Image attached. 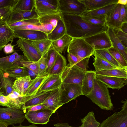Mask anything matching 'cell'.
I'll return each mask as SVG.
<instances>
[{
  "mask_svg": "<svg viewBox=\"0 0 127 127\" xmlns=\"http://www.w3.org/2000/svg\"><path fill=\"white\" fill-rule=\"evenodd\" d=\"M66 34L73 38H85L107 31L108 26L96 25L84 21L81 15L61 13Z\"/></svg>",
  "mask_w": 127,
  "mask_h": 127,
  "instance_id": "6da1fadb",
  "label": "cell"
},
{
  "mask_svg": "<svg viewBox=\"0 0 127 127\" xmlns=\"http://www.w3.org/2000/svg\"><path fill=\"white\" fill-rule=\"evenodd\" d=\"M102 109L112 110L113 108L108 87L102 82L96 78L93 89L87 96Z\"/></svg>",
  "mask_w": 127,
  "mask_h": 127,
  "instance_id": "7a4b0ae2",
  "label": "cell"
},
{
  "mask_svg": "<svg viewBox=\"0 0 127 127\" xmlns=\"http://www.w3.org/2000/svg\"><path fill=\"white\" fill-rule=\"evenodd\" d=\"M26 119L25 113L22 107H0V121L5 123L8 126L21 124Z\"/></svg>",
  "mask_w": 127,
  "mask_h": 127,
  "instance_id": "3957f363",
  "label": "cell"
},
{
  "mask_svg": "<svg viewBox=\"0 0 127 127\" xmlns=\"http://www.w3.org/2000/svg\"><path fill=\"white\" fill-rule=\"evenodd\" d=\"M95 51L83 38H73L67 48V52L79 58L90 57Z\"/></svg>",
  "mask_w": 127,
  "mask_h": 127,
  "instance_id": "277c9868",
  "label": "cell"
},
{
  "mask_svg": "<svg viewBox=\"0 0 127 127\" xmlns=\"http://www.w3.org/2000/svg\"><path fill=\"white\" fill-rule=\"evenodd\" d=\"M87 71L75 65L67 66L61 74L62 83L77 84L81 87Z\"/></svg>",
  "mask_w": 127,
  "mask_h": 127,
  "instance_id": "5b68a950",
  "label": "cell"
},
{
  "mask_svg": "<svg viewBox=\"0 0 127 127\" xmlns=\"http://www.w3.org/2000/svg\"><path fill=\"white\" fill-rule=\"evenodd\" d=\"M58 9L61 13L80 15L86 11L85 5L79 0H58Z\"/></svg>",
  "mask_w": 127,
  "mask_h": 127,
  "instance_id": "8992f818",
  "label": "cell"
},
{
  "mask_svg": "<svg viewBox=\"0 0 127 127\" xmlns=\"http://www.w3.org/2000/svg\"><path fill=\"white\" fill-rule=\"evenodd\" d=\"M95 50L107 49L112 45L106 31L84 39Z\"/></svg>",
  "mask_w": 127,
  "mask_h": 127,
  "instance_id": "52a82bcc",
  "label": "cell"
},
{
  "mask_svg": "<svg viewBox=\"0 0 127 127\" xmlns=\"http://www.w3.org/2000/svg\"><path fill=\"white\" fill-rule=\"evenodd\" d=\"M58 0H35V9L38 16L60 12L58 9Z\"/></svg>",
  "mask_w": 127,
  "mask_h": 127,
  "instance_id": "ba28073f",
  "label": "cell"
},
{
  "mask_svg": "<svg viewBox=\"0 0 127 127\" xmlns=\"http://www.w3.org/2000/svg\"><path fill=\"white\" fill-rule=\"evenodd\" d=\"M16 43L18 47L22 51L28 61L37 62L42 56L32 45L30 40L19 38Z\"/></svg>",
  "mask_w": 127,
  "mask_h": 127,
  "instance_id": "9c48e42d",
  "label": "cell"
},
{
  "mask_svg": "<svg viewBox=\"0 0 127 127\" xmlns=\"http://www.w3.org/2000/svg\"><path fill=\"white\" fill-rule=\"evenodd\" d=\"M98 127H127V110L115 112L100 123Z\"/></svg>",
  "mask_w": 127,
  "mask_h": 127,
  "instance_id": "30bf717a",
  "label": "cell"
},
{
  "mask_svg": "<svg viewBox=\"0 0 127 127\" xmlns=\"http://www.w3.org/2000/svg\"><path fill=\"white\" fill-rule=\"evenodd\" d=\"M61 88V99L63 104L83 95L81 87L77 84L62 83Z\"/></svg>",
  "mask_w": 127,
  "mask_h": 127,
  "instance_id": "8fae6325",
  "label": "cell"
},
{
  "mask_svg": "<svg viewBox=\"0 0 127 127\" xmlns=\"http://www.w3.org/2000/svg\"><path fill=\"white\" fill-rule=\"evenodd\" d=\"M53 112L48 109H42L33 111L26 112V119L30 123L34 124H47Z\"/></svg>",
  "mask_w": 127,
  "mask_h": 127,
  "instance_id": "7c38bea8",
  "label": "cell"
},
{
  "mask_svg": "<svg viewBox=\"0 0 127 127\" xmlns=\"http://www.w3.org/2000/svg\"><path fill=\"white\" fill-rule=\"evenodd\" d=\"M62 19L61 12L38 16L40 25L45 30L47 35L53 31L57 26L58 21Z\"/></svg>",
  "mask_w": 127,
  "mask_h": 127,
  "instance_id": "4fadbf2b",
  "label": "cell"
},
{
  "mask_svg": "<svg viewBox=\"0 0 127 127\" xmlns=\"http://www.w3.org/2000/svg\"><path fill=\"white\" fill-rule=\"evenodd\" d=\"M61 87L51 91V93L42 104L47 109L54 113L60 107L63 105L61 99Z\"/></svg>",
  "mask_w": 127,
  "mask_h": 127,
  "instance_id": "5bb4252c",
  "label": "cell"
},
{
  "mask_svg": "<svg viewBox=\"0 0 127 127\" xmlns=\"http://www.w3.org/2000/svg\"><path fill=\"white\" fill-rule=\"evenodd\" d=\"M38 18L35 8L30 11H23L14 8L6 22L9 25L22 21Z\"/></svg>",
  "mask_w": 127,
  "mask_h": 127,
  "instance_id": "9a60e30c",
  "label": "cell"
},
{
  "mask_svg": "<svg viewBox=\"0 0 127 127\" xmlns=\"http://www.w3.org/2000/svg\"><path fill=\"white\" fill-rule=\"evenodd\" d=\"M61 74L47 75L36 94L51 91L60 87L62 83Z\"/></svg>",
  "mask_w": 127,
  "mask_h": 127,
  "instance_id": "2e32d148",
  "label": "cell"
},
{
  "mask_svg": "<svg viewBox=\"0 0 127 127\" xmlns=\"http://www.w3.org/2000/svg\"><path fill=\"white\" fill-rule=\"evenodd\" d=\"M51 91L36 93L34 95L23 97L22 103L23 109L26 113V109L32 106L42 103L51 93Z\"/></svg>",
  "mask_w": 127,
  "mask_h": 127,
  "instance_id": "e0dca14e",
  "label": "cell"
},
{
  "mask_svg": "<svg viewBox=\"0 0 127 127\" xmlns=\"http://www.w3.org/2000/svg\"><path fill=\"white\" fill-rule=\"evenodd\" d=\"M14 38L35 41L47 38V35L41 31L34 30H18L13 31Z\"/></svg>",
  "mask_w": 127,
  "mask_h": 127,
  "instance_id": "ac0fdd59",
  "label": "cell"
},
{
  "mask_svg": "<svg viewBox=\"0 0 127 127\" xmlns=\"http://www.w3.org/2000/svg\"><path fill=\"white\" fill-rule=\"evenodd\" d=\"M95 78L108 88L119 90L127 84V78L96 75Z\"/></svg>",
  "mask_w": 127,
  "mask_h": 127,
  "instance_id": "d6986e66",
  "label": "cell"
},
{
  "mask_svg": "<svg viewBox=\"0 0 127 127\" xmlns=\"http://www.w3.org/2000/svg\"><path fill=\"white\" fill-rule=\"evenodd\" d=\"M14 38L13 31L6 22H0V51L9 42L12 43Z\"/></svg>",
  "mask_w": 127,
  "mask_h": 127,
  "instance_id": "ffe728a7",
  "label": "cell"
},
{
  "mask_svg": "<svg viewBox=\"0 0 127 127\" xmlns=\"http://www.w3.org/2000/svg\"><path fill=\"white\" fill-rule=\"evenodd\" d=\"M25 57L15 52L8 56L0 58V68L4 72L14 65L25 60Z\"/></svg>",
  "mask_w": 127,
  "mask_h": 127,
  "instance_id": "44dd1931",
  "label": "cell"
},
{
  "mask_svg": "<svg viewBox=\"0 0 127 127\" xmlns=\"http://www.w3.org/2000/svg\"><path fill=\"white\" fill-rule=\"evenodd\" d=\"M32 81L29 76L17 78L13 83V91L22 97H25L27 90Z\"/></svg>",
  "mask_w": 127,
  "mask_h": 127,
  "instance_id": "7402d4cb",
  "label": "cell"
},
{
  "mask_svg": "<svg viewBox=\"0 0 127 127\" xmlns=\"http://www.w3.org/2000/svg\"><path fill=\"white\" fill-rule=\"evenodd\" d=\"M120 4H117L107 15L106 24L113 29H120L122 24L120 19Z\"/></svg>",
  "mask_w": 127,
  "mask_h": 127,
  "instance_id": "603a6c76",
  "label": "cell"
},
{
  "mask_svg": "<svg viewBox=\"0 0 127 127\" xmlns=\"http://www.w3.org/2000/svg\"><path fill=\"white\" fill-rule=\"evenodd\" d=\"M96 75L95 71H86L81 86L83 95L87 96L91 92L93 87Z\"/></svg>",
  "mask_w": 127,
  "mask_h": 127,
  "instance_id": "cb8c5ba5",
  "label": "cell"
},
{
  "mask_svg": "<svg viewBox=\"0 0 127 127\" xmlns=\"http://www.w3.org/2000/svg\"><path fill=\"white\" fill-rule=\"evenodd\" d=\"M106 32L111 42L112 47L117 50L127 62V48L123 45L118 39L113 28L108 27Z\"/></svg>",
  "mask_w": 127,
  "mask_h": 127,
  "instance_id": "d4e9b609",
  "label": "cell"
},
{
  "mask_svg": "<svg viewBox=\"0 0 127 127\" xmlns=\"http://www.w3.org/2000/svg\"><path fill=\"white\" fill-rule=\"evenodd\" d=\"M118 0H79L86 6V11L93 10L114 3Z\"/></svg>",
  "mask_w": 127,
  "mask_h": 127,
  "instance_id": "484cf974",
  "label": "cell"
},
{
  "mask_svg": "<svg viewBox=\"0 0 127 127\" xmlns=\"http://www.w3.org/2000/svg\"><path fill=\"white\" fill-rule=\"evenodd\" d=\"M66 64L65 57L61 54L58 53L55 62L48 75H51L61 74L67 66Z\"/></svg>",
  "mask_w": 127,
  "mask_h": 127,
  "instance_id": "4316f807",
  "label": "cell"
},
{
  "mask_svg": "<svg viewBox=\"0 0 127 127\" xmlns=\"http://www.w3.org/2000/svg\"><path fill=\"white\" fill-rule=\"evenodd\" d=\"M72 39L66 34L60 38L53 41L51 46L61 54L65 52Z\"/></svg>",
  "mask_w": 127,
  "mask_h": 127,
  "instance_id": "83f0119b",
  "label": "cell"
},
{
  "mask_svg": "<svg viewBox=\"0 0 127 127\" xmlns=\"http://www.w3.org/2000/svg\"><path fill=\"white\" fill-rule=\"evenodd\" d=\"M65 26L62 19L59 20L53 31L47 35V38L53 41L59 39L66 34Z\"/></svg>",
  "mask_w": 127,
  "mask_h": 127,
  "instance_id": "f1b7e54d",
  "label": "cell"
},
{
  "mask_svg": "<svg viewBox=\"0 0 127 127\" xmlns=\"http://www.w3.org/2000/svg\"><path fill=\"white\" fill-rule=\"evenodd\" d=\"M95 73L97 75L127 78V67L117 68L95 71Z\"/></svg>",
  "mask_w": 127,
  "mask_h": 127,
  "instance_id": "f546056e",
  "label": "cell"
},
{
  "mask_svg": "<svg viewBox=\"0 0 127 127\" xmlns=\"http://www.w3.org/2000/svg\"><path fill=\"white\" fill-rule=\"evenodd\" d=\"M47 75L37 76L32 79L26 91L25 97L35 95L46 79Z\"/></svg>",
  "mask_w": 127,
  "mask_h": 127,
  "instance_id": "4dcf8cb0",
  "label": "cell"
},
{
  "mask_svg": "<svg viewBox=\"0 0 127 127\" xmlns=\"http://www.w3.org/2000/svg\"><path fill=\"white\" fill-rule=\"evenodd\" d=\"M30 41L32 45L42 56L48 52L51 46L53 41L47 38Z\"/></svg>",
  "mask_w": 127,
  "mask_h": 127,
  "instance_id": "1f68e13d",
  "label": "cell"
},
{
  "mask_svg": "<svg viewBox=\"0 0 127 127\" xmlns=\"http://www.w3.org/2000/svg\"><path fill=\"white\" fill-rule=\"evenodd\" d=\"M117 3L109 5L96 9L86 11L81 15L90 17L106 15H107L116 5Z\"/></svg>",
  "mask_w": 127,
  "mask_h": 127,
  "instance_id": "d6a6232c",
  "label": "cell"
},
{
  "mask_svg": "<svg viewBox=\"0 0 127 127\" xmlns=\"http://www.w3.org/2000/svg\"><path fill=\"white\" fill-rule=\"evenodd\" d=\"M5 72L7 73L9 77L15 79L17 78L28 76L26 68L17 64L7 69Z\"/></svg>",
  "mask_w": 127,
  "mask_h": 127,
  "instance_id": "836d02e7",
  "label": "cell"
},
{
  "mask_svg": "<svg viewBox=\"0 0 127 127\" xmlns=\"http://www.w3.org/2000/svg\"><path fill=\"white\" fill-rule=\"evenodd\" d=\"M93 55L95 57L93 64L95 69V71L117 68L108 63L95 52Z\"/></svg>",
  "mask_w": 127,
  "mask_h": 127,
  "instance_id": "e575fe53",
  "label": "cell"
},
{
  "mask_svg": "<svg viewBox=\"0 0 127 127\" xmlns=\"http://www.w3.org/2000/svg\"><path fill=\"white\" fill-rule=\"evenodd\" d=\"M94 52L113 66L118 68H125L117 62L107 50H97Z\"/></svg>",
  "mask_w": 127,
  "mask_h": 127,
  "instance_id": "d590c367",
  "label": "cell"
},
{
  "mask_svg": "<svg viewBox=\"0 0 127 127\" xmlns=\"http://www.w3.org/2000/svg\"><path fill=\"white\" fill-rule=\"evenodd\" d=\"M82 127H98L100 123L95 119L94 113L89 112L81 120Z\"/></svg>",
  "mask_w": 127,
  "mask_h": 127,
  "instance_id": "8d00e7d4",
  "label": "cell"
},
{
  "mask_svg": "<svg viewBox=\"0 0 127 127\" xmlns=\"http://www.w3.org/2000/svg\"><path fill=\"white\" fill-rule=\"evenodd\" d=\"M2 85L5 94L8 95L13 91V83L12 78L9 77L6 72H4L2 75Z\"/></svg>",
  "mask_w": 127,
  "mask_h": 127,
  "instance_id": "74e56055",
  "label": "cell"
},
{
  "mask_svg": "<svg viewBox=\"0 0 127 127\" xmlns=\"http://www.w3.org/2000/svg\"><path fill=\"white\" fill-rule=\"evenodd\" d=\"M58 52L51 46L46 53L47 60V68L45 72V75H48L50 70L53 66L56 61Z\"/></svg>",
  "mask_w": 127,
  "mask_h": 127,
  "instance_id": "f35d334b",
  "label": "cell"
},
{
  "mask_svg": "<svg viewBox=\"0 0 127 127\" xmlns=\"http://www.w3.org/2000/svg\"><path fill=\"white\" fill-rule=\"evenodd\" d=\"M81 16L84 21L89 23L96 25H106V22L107 15L90 17Z\"/></svg>",
  "mask_w": 127,
  "mask_h": 127,
  "instance_id": "ab89813d",
  "label": "cell"
},
{
  "mask_svg": "<svg viewBox=\"0 0 127 127\" xmlns=\"http://www.w3.org/2000/svg\"><path fill=\"white\" fill-rule=\"evenodd\" d=\"M35 8V0H18L14 8L25 11L32 10Z\"/></svg>",
  "mask_w": 127,
  "mask_h": 127,
  "instance_id": "60d3db41",
  "label": "cell"
},
{
  "mask_svg": "<svg viewBox=\"0 0 127 127\" xmlns=\"http://www.w3.org/2000/svg\"><path fill=\"white\" fill-rule=\"evenodd\" d=\"M107 50L121 65L124 67H127V62L117 50L111 47Z\"/></svg>",
  "mask_w": 127,
  "mask_h": 127,
  "instance_id": "b9f144b4",
  "label": "cell"
},
{
  "mask_svg": "<svg viewBox=\"0 0 127 127\" xmlns=\"http://www.w3.org/2000/svg\"><path fill=\"white\" fill-rule=\"evenodd\" d=\"M7 96L9 98L13 106H15L18 108H22L23 105L22 100L23 97L14 91Z\"/></svg>",
  "mask_w": 127,
  "mask_h": 127,
  "instance_id": "7bdbcfd3",
  "label": "cell"
},
{
  "mask_svg": "<svg viewBox=\"0 0 127 127\" xmlns=\"http://www.w3.org/2000/svg\"><path fill=\"white\" fill-rule=\"evenodd\" d=\"M18 64L32 70L38 76L39 72L38 61L31 62L24 60L18 63Z\"/></svg>",
  "mask_w": 127,
  "mask_h": 127,
  "instance_id": "ee69618b",
  "label": "cell"
},
{
  "mask_svg": "<svg viewBox=\"0 0 127 127\" xmlns=\"http://www.w3.org/2000/svg\"><path fill=\"white\" fill-rule=\"evenodd\" d=\"M46 54L42 56L38 61L39 72L38 77L45 75V72L47 68V60Z\"/></svg>",
  "mask_w": 127,
  "mask_h": 127,
  "instance_id": "f6af8a7d",
  "label": "cell"
},
{
  "mask_svg": "<svg viewBox=\"0 0 127 127\" xmlns=\"http://www.w3.org/2000/svg\"><path fill=\"white\" fill-rule=\"evenodd\" d=\"M15 6H7L0 8V22H6Z\"/></svg>",
  "mask_w": 127,
  "mask_h": 127,
  "instance_id": "bcb514c9",
  "label": "cell"
},
{
  "mask_svg": "<svg viewBox=\"0 0 127 127\" xmlns=\"http://www.w3.org/2000/svg\"><path fill=\"white\" fill-rule=\"evenodd\" d=\"M10 27L13 31L18 30H34L41 31L46 33L45 30L41 25L30 24L19 27Z\"/></svg>",
  "mask_w": 127,
  "mask_h": 127,
  "instance_id": "7dc6e473",
  "label": "cell"
},
{
  "mask_svg": "<svg viewBox=\"0 0 127 127\" xmlns=\"http://www.w3.org/2000/svg\"><path fill=\"white\" fill-rule=\"evenodd\" d=\"M30 24L40 25L38 18L17 22L8 25L10 27H19Z\"/></svg>",
  "mask_w": 127,
  "mask_h": 127,
  "instance_id": "c3c4849f",
  "label": "cell"
},
{
  "mask_svg": "<svg viewBox=\"0 0 127 127\" xmlns=\"http://www.w3.org/2000/svg\"><path fill=\"white\" fill-rule=\"evenodd\" d=\"M113 30L118 39L123 45L127 48V34L119 29H113Z\"/></svg>",
  "mask_w": 127,
  "mask_h": 127,
  "instance_id": "681fc988",
  "label": "cell"
},
{
  "mask_svg": "<svg viewBox=\"0 0 127 127\" xmlns=\"http://www.w3.org/2000/svg\"><path fill=\"white\" fill-rule=\"evenodd\" d=\"M0 106L9 107H12L10 100L7 96L0 90Z\"/></svg>",
  "mask_w": 127,
  "mask_h": 127,
  "instance_id": "f907efd6",
  "label": "cell"
},
{
  "mask_svg": "<svg viewBox=\"0 0 127 127\" xmlns=\"http://www.w3.org/2000/svg\"><path fill=\"white\" fill-rule=\"evenodd\" d=\"M120 21L122 24L127 22V5L120 4Z\"/></svg>",
  "mask_w": 127,
  "mask_h": 127,
  "instance_id": "816d5d0a",
  "label": "cell"
},
{
  "mask_svg": "<svg viewBox=\"0 0 127 127\" xmlns=\"http://www.w3.org/2000/svg\"><path fill=\"white\" fill-rule=\"evenodd\" d=\"M18 0H0V8L7 6H15Z\"/></svg>",
  "mask_w": 127,
  "mask_h": 127,
  "instance_id": "f5cc1de1",
  "label": "cell"
},
{
  "mask_svg": "<svg viewBox=\"0 0 127 127\" xmlns=\"http://www.w3.org/2000/svg\"><path fill=\"white\" fill-rule=\"evenodd\" d=\"M17 44L12 45L11 43H9L6 45L3 48L4 52L6 54H9L14 52V48Z\"/></svg>",
  "mask_w": 127,
  "mask_h": 127,
  "instance_id": "db71d44e",
  "label": "cell"
},
{
  "mask_svg": "<svg viewBox=\"0 0 127 127\" xmlns=\"http://www.w3.org/2000/svg\"><path fill=\"white\" fill-rule=\"evenodd\" d=\"M47 109L45 106L42 104L30 107L26 110V112L28 111H36L42 109Z\"/></svg>",
  "mask_w": 127,
  "mask_h": 127,
  "instance_id": "11a10c76",
  "label": "cell"
},
{
  "mask_svg": "<svg viewBox=\"0 0 127 127\" xmlns=\"http://www.w3.org/2000/svg\"><path fill=\"white\" fill-rule=\"evenodd\" d=\"M56 127H82L81 126L77 127H72L70 126L68 123H58L54 125Z\"/></svg>",
  "mask_w": 127,
  "mask_h": 127,
  "instance_id": "9f6ffc18",
  "label": "cell"
},
{
  "mask_svg": "<svg viewBox=\"0 0 127 127\" xmlns=\"http://www.w3.org/2000/svg\"><path fill=\"white\" fill-rule=\"evenodd\" d=\"M26 69L28 72V75L30 77L31 79L33 78V79L38 76V75L33 71L27 68H26Z\"/></svg>",
  "mask_w": 127,
  "mask_h": 127,
  "instance_id": "6f0895ef",
  "label": "cell"
},
{
  "mask_svg": "<svg viewBox=\"0 0 127 127\" xmlns=\"http://www.w3.org/2000/svg\"><path fill=\"white\" fill-rule=\"evenodd\" d=\"M119 29L124 32L127 34V22L123 23Z\"/></svg>",
  "mask_w": 127,
  "mask_h": 127,
  "instance_id": "680465c9",
  "label": "cell"
},
{
  "mask_svg": "<svg viewBox=\"0 0 127 127\" xmlns=\"http://www.w3.org/2000/svg\"><path fill=\"white\" fill-rule=\"evenodd\" d=\"M121 102L123 103V105L122 108V109L127 110V100L125 99L124 101H122Z\"/></svg>",
  "mask_w": 127,
  "mask_h": 127,
  "instance_id": "91938a15",
  "label": "cell"
},
{
  "mask_svg": "<svg viewBox=\"0 0 127 127\" xmlns=\"http://www.w3.org/2000/svg\"><path fill=\"white\" fill-rule=\"evenodd\" d=\"M12 127H39L36 126L34 124H32L28 126H24L21 124L18 126H15L14 125L12 126Z\"/></svg>",
  "mask_w": 127,
  "mask_h": 127,
  "instance_id": "94428289",
  "label": "cell"
},
{
  "mask_svg": "<svg viewBox=\"0 0 127 127\" xmlns=\"http://www.w3.org/2000/svg\"><path fill=\"white\" fill-rule=\"evenodd\" d=\"M127 0H118L117 3L123 5H127Z\"/></svg>",
  "mask_w": 127,
  "mask_h": 127,
  "instance_id": "6125c7cd",
  "label": "cell"
},
{
  "mask_svg": "<svg viewBox=\"0 0 127 127\" xmlns=\"http://www.w3.org/2000/svg\"><path fill=\"white\" fill-rule=\"evenodd\" d=\"M2 70L0 68V90L2 88V85L1 73Z\"/></svg>",
  "mask_w": 127,
  "mask_h": 127,
  "instance_id": "be15d7a7",
  "label": "cell"
},
{
  "mask_svg": "<svg viewBox=\"0 0 127 127\" xmlns=\"http://www.w3.org/2000/svg\"><path fill=\"white\" fill-rule=\"evenodd\" d=\"M8 126L5 123L0 121V127H8Z\"/></svg>",
  "mask_w": 127,
  "mask_h": 127,
  "instance_id": "e7e4bbea",
  "label": "cell"
}]
</instances>
